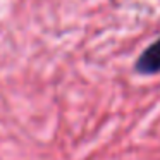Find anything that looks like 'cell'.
Returning <instances> with one entry per match:
<instances>
[{"label":"cell","instance_id":"6da1fadb","mask_svg":"<svg viewBox=\"0 0 160 160\" xmlns=\"http://www.w3.org/2000/svg\"><path fill=\"white\" fill-rule=\"evenodd\" d=\"M136 72L139 74H158L160 72V38L146 47L134 64Z\"/></svg>","mask_w":160,"mask_h":160}]
</instances>
